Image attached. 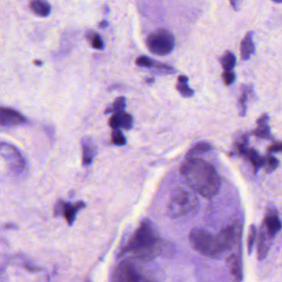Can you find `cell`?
<instances>
[{"mask_svg":"<svg viewBox=\"0 0 282 282\" xmlns=\"http://www.w3.org/2000/svg\"><path fill=\"white\" fill-rule=\"evenodd\" d=\"M85 207L86 203L84 202H78L72 204L71 202H64L61 200L55 207V215L57 216L58 214H62L67 220L68 225L71 226L75 222L77 213Z\"/></svg>","mask_w":282,"mask_h":282,"instance_id":"obj_8","label":"cell"},{"mask_svg":"<svg viewBox=\"0 0 282 282\" xmlns=\"http://www.w3.org/2000/svg\"><path fill=\"white\" fill-rule=\"evenodd\" d=\"M163 250V242L152 222L142 220L135 233L123 247L121 255H129L130 258L151 262Z\"/></svg>","mask_w":282,"mask_h":282,"instance_id":"obj_2","label":"cell"},{"mask_svg":"<svg viewBox=\"0 0 282 282\" xmlns=\"http://www.w3.org/2000/svg\"><path fill=\"white\" fill-rule=\"evenodd\" d=\"M199 209V200L194 192L181 188L175 190L172 193L167 212L168 216L177 219L195 214Z\"/></svg>","mask_w":282,"mask_h":282,"instance_id":"obj_3","label":"cell"},{"mask_svg":"<svg viewBox=\"0 0 282 282\" xmlns=\"http://www.w3.org/2000/svg\"><path fill=\"white\" fill-rule=\"evenodd\" d=\"M226 264L228 266V270L231 275L235 278L236 280L240 282L243 279V267H242V260L240 256L237 253L231 254L227 260Z\"/></svg>","mask_w":282,"mask_h":282,"instance_id":"obj_13","label":"cell"},{"mask_svg":"<svg viewBox=\"0 0 282 282\" xmlns=\"http://www.w3.org/2000/svg\"><path fill=\"white\" fill-rule=\"evenodd\" d=\"M23 115L10 107H0V126L15 127L27 123Z\"/></svg>","mask_w":282,"mask_h":282,"instance_id":"obj_9","label":"cell"},{"mask_svg":"<svg viewBox=\"0 0 282 282\" xmlns=\"http://www.w3.org/2000/svg\"><path fill=\"white\" fill-rule=\"evenodd\" d=\"M241 234V227L238 223H231L216 234L221 249L225 253L231 251L238 243Z\"/></svg>","mask_w":282,"mask_h":282,"instance_id":"obj_7","label":"cell"},{"mask_svg":"<svg viewBox=\"0 0 282 282\" xmlns=\"http://www.w3.org/2000/svg\"><path fill=\"white\" fill-rule=\"evenodd\" d=\"M133 124V117L126 112L114 113L109 119L108 125L113 129L122 128L123 130L132 129Z\"/></svg>","mask_w":282,"mask_h":282,"instance_id":"obj_12","label":"cell"},{"mask_svg":"<svg viewBox=\"0 0 282 282\" xmlns=\"http://www.w3.org/2000/svg\"><path fill=\"white\" fill-rule=\"evenodd\" d=\"M99 27L100 28H106L108 26V22L106 20H103L102 22H99Z\"/></svg>","mask_w":282,"mask_h":282,"instance_id":"obj_33","label":"cell"},{"mask_svg":"<svg viewBox=\"0 0 282 282\" xmlns=\"http://www.w3.org/2000/svg\"><path fill=\"white\" fill-rule=\"evenodd\" d=\"M222 78L225 85H231L235 81V73H233V70H224L222 73Z\"/></svg>","mask_w":282,"mask_h":282,"instance_id":"obj_29","label":"cell"},{"mask_svg":"<svg viewBox=\"0 0 282 282\" xmlns=\"http://www.w3.org/2000/svg\"><path fill=\"white\" fill-rule=\"evenodd\" d=\"M237 150L240 155L244 156L248 149V138L247 136H243L241 139L237 142L236 144Z\"/></svg>","mask_w":282,"mask_h":282,"instance_id":"obj_27","label":"cell"},{"mask_svg":"<svg viewBox=\"0 0 282 282\" xmlns=\"http://www.w3.org/2000/svg\"><path fill=\"white\" fill-rule=\"evenodd\" d=\"M157 61H155L152 59L149 58L146 56H139L136 60V65L140 67H144V68H157L158 66Z\"/></svg>","mask_w":282,"mask_h":282,"instance_id":"obj_24","label":"cell"},{"mask_svg":"<svg viewBox=\"0 0 282 282\" xmlns=\"http://www.w3.org/2000/svg\"><path fill=\"white\" fill-rule=\"evenodd\" d=\"M221 66L224 70H233L236 66V57L234 54L230 51H227L220 59Z\"/></svg>","mask_w":282,"mask_h":282,"instance_id":"obj_21","label":"cell"},{"mask_svg":"<svg viewBox=\"0 0 282 282\" xmlns=\"http://www.w3.org/2000/svg\"><path fill=\"white\" fill-rule=\"evenodd\" d=\"M274 2H278V3H281L282 2V0H273Z\"/></svg>","mask_w":282,"mask_h":282,"instance_id":"obj_35","label":"cell"},{"mask_svg":"<svg viewBox=\"0 0 282 282\" xmlns=\"http://www.w3.org/2000/svg\"><path fill=\"white\" fill-rule=\"evenodd\" d=\"M177 89L183 97H190L194 95V91L188 86V78L187 76L181 75L178 78Z\"/></svg>","mask_w":282,"mask_h":282,"instance_id":"obj_19","label":"cell"},{"mask_svg":"<svg viewBox=\"0 0 282 282\" xmlns=\"http://www.w3.org/2000/svg\"><path fill=\"white\" fill-rule=\"evenodd\" d=\"M30 9L35 14L42 17H47L52 12V7L47 0H31Z\"/></svg>","mask_w":282,"mask_h":282,"instance_id":"obj_16","label":"cell"},{"mask_svg":"<svg viewBox=\"0 0 282 282\" xmlns=\"http://www.w3.org/2000/svg\"><path fill=\"white\" fill-rule=\"evenodd\" d=\"M230 1L231 5L233 7V9L235 11L239 10V6H240L241 0H229Z\"/></svg>","mask_w":282,"mask_h":282,"instance_id":"obj_32","label":"cell"},{"mask_svg":"<svg viewBox=\"0 0 282 282\" xmlns=\"http://www.w3.org/2000/svg\"><path fill=\"white\" fill-rule=\"evenodd\" d=\"M273 237L266 231V229L262 226L258 243V260H263L267 258L271 246L273 244Z\"/></svg>","mask_w":282,"mask_h":282,"instance_id":"obj_11","label":"cell"},{"mask_svg":"<svg viewBox=\"0 0 282 282\" xmlns=\"http://www.w3.org/2000/svg\"><path fill=\"white\" fill-rule=\"evenodd\" d=\"M146 44L151 53L165 56L172 53L174 50L176 41L172 32L166 29H159L148 36Z\"/></svg>","mask_w":282,"mask_h":282,"instance_id":"obj_6","label":"cell"},{"mask_svg":"<svg viewBox=\"0 0 282 282\" xmlns=\"http://www.w3.org/2000/svg\"><path fill=\"white\" fill-rule=\"evenodd\" d=\"M189 242L194 250L208 258H218L224 254L218 244L216 235L203 229H194L190 232Z\"/></svg>","mask_w":282,"mask_h":282,"instance_id":"obj_5","label":"cell"},{"mask_svg":"<svg viewBox=\"0 0 282 282\" xmlns=\"http://www.w3.org/2000/svg\"><path fill=\"white\" fill-rule=\"evenodd\" d=\"M263 227L266 231L270 234L272 237L275 238V236L281 231L282 229V222L277 210H269L266 214L265 219L263 221Z\"/></svg>","mask_w":282,"mask_h":282,"instance_id":"obj_10","label":"cell"},{"mask_svg":"<svg viewBox=\"0 0 282 282\" xmlns=\"http://www.w3.org/2000/svg\"><path fill=\"white\" fill-rule=\"evenodd\" d=\"M112 143L114 145L123 146L126 143V138L119 129H113L111 136Z\"/></svg>","mask_w":282,"mask_h":282,"instance_id":"obj_26","label":"cell"},{"mask_svg":"<svg viewBox=\"0 0 282 282\" xmlns=\"http://www.w3.org/2000/svg\"><path fill=\"white\" fill-rule=\"evenodd\" d=\"M254 168V172L257 173L261 168H263L265 164V158H263L258 153V151L254 148H248L247 153L244 155Z\"/></svg>","mask_w":282,"mask_h":282,"instance_id":"obj_18","label":"cell"},{"mask_svg":"<svg viewBox=\"0 0 282 282\" xmlns=\"http://www.w3.org/2000/svg\"><path fill=\"white\" fill-rule=\"evenodd\" d=\"M89 42L91 43V47L96 50H103L104 48V43L102 40L100 35L98 34L95 32H90L87 36Z\"/></svg>","mask_w":282,"mask_h":282,"instance_id":"obj_23","label":"cell"},{"mask_svg":"<svg viewBox=\"0 0 282 282\" xmlns=\"http://www.w3.org/2000/svg\"><path fill=\"white\" fill-rule=\"evenodd\" d=\"M254 52H255V46L253 42V32H249L247 33L244 39L241 42V58L243 61H248Z\"/></svg>","mask_w":282,"mask_h":282,"instance_id":"obj_15","label":"cell"},{"mask_svg":"<svg viewBox=\"0 0 282 282\" xmlns=\"http://www.w3.org/2000/svg\"><path fill=\"white\" fill-rule=\"evenodd\" d=\"M282 143H273V144L268 147V152L270 153V154H272V153H279V152L282 151Z\"/></svg>","mask_w":282,"mask_h":282,"instance_id":"obj_31","label":"cell"},{"mask_svg":"<svg viewBox=\"0 0 282 282\" xmlns=\"http://www.w3.org/2000/svg\"><path fill=\"white\" fill-rule=\"evenodd\" d=\"M278 165H279V161L276 157L270 153L266 157L265 164H264L266 167V173H273V171H275L278 168Z\"/></svg>","mask_w":282,"mask_h":282,"instance_id":"obj_25","label":"cell"},{"mask_svg":"<svg viewBox=\"0 0 282 282\" xmlns=\"http://www.w3.org/2000/svg\"><path fill=\"white\" fill-rule=\"evenodd\" d=\"M257 239V229L254 225H251L249 234L248 238V254H251L253 250V246Z\"/></svg>","mask_w":282,"mask_h":282,"instance_id":"obj_28","label":"cell"},{"mask_svg":"<svg viewBox=\"0 0 282 282\" xmlns=\"http://www.w3.org/2000/svg\"><path fill=\"white\" fill-rule=\"evenodd\" d=\"M33 64H34L35 66H42L43 65V62L42 61H40V60H36V61H33Z\"/></svg>","mask_w":282,"mask_h":282,"instance_id":"obj_34","label":"cell"},{"mask_svg":"<svg viewBox=\"0 0 282 282\" xmlns=\"http://www.w3.org/2000/svg\"><path fill=\"white\" fill-rule=\"evenodd\" d=\"M212 146L206 142H200L193 147L187 153V158H194L195 156L201 155L211 150Z\"/></svg>","mask_w":282,"mask_h":282,"instance_id":"obj_20","label":"cell"},{"mask_svg":"<svg viewBox=\"0 0 282 282\" xmlns=\"http://www.w3.org/2000/svg\"><path fill=\"white\" fill-rule=\"evenodd\" d=\"M133 258H126L116 268L114 282H159L144 264Z\"/></svg>","mask_w":282,"mask_h":282,"instance_id":"obj_4","label":"cell"},{"mask_svg":"<svg viewBox=\"0 0 282 282\" xmlns=\"http://www.w3.org/2000/svg\"><path fill=\"white\" fill-rule=\"evenodd\" d=\"M125 107V97H118V98H116L115 101L113 102V105H112V107L107 108L104 113H105V114H108V113H111V112L121 113V112H124Z\"/></svg>","mask_w":282,"mask_h":282,"instance_id":"obj_22","label":"cell"},{"mask_svg":"<svg viewBox=\"0 0 282 282\" xmlns=\"http://www.w3.org/2000/svg\"><path fill=\"white\" fill-rule=\"evenodd\" d=\"M269 119L268 115L264 114L258 120V128L256 129L253 134L261 139H269L271 137L270 127L268 125Z\"/></svg>","mask_w":282,"mask_h":282,"instance_id":"obj_17","label":"cell"},{"mask_svg":"<svg viewBox=\"0 0 282 282\" xmlns=\"http://www.w3.org/2000/svg\"><path fill=\"white\" fill-rule=\"evenodd\" d=\"M181 173L189 188L206 199L215 197L220 190V177L211 163L204 159L187 158Z\"/></svg>","mask_w":282,"mask_h":282,"instance_id":"obj_1","label":"cell"},{"mask_svg":"<svg viewBox=\"0 0 282 282\" xmlns=\"http://www.w3.org/2000/svg\"><path fill=\"white\" fill-rule=\"evenodd\" d=\"M247 99H248V93L243 92L240 98L241 116L245 115Z\"/></svg>","mask_w":282,"mask_h":282,"instance_id":"obj_30","label":"cell"},{"mask_svg":"<svg viewBox=\"0 0 282 282\" xmlns=\"http://www.w3.org/2000/svg\"><path fill=\"white\" fill-rule=\"evenodd\" d=\"M82 146V163L83 165H91L95 156L96 148L89 138H85L81 141Z\"/></svg>","mask_w":282,"mask_h":282,"instance_id":"obj_14","label":"cell"}]
</instances>
